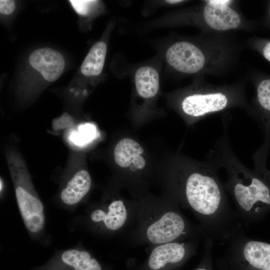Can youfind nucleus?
Here are the masks:
<instances>
[{
    "label": "nucleus",
    "mask_w": 270,
    "mask_h": 270,
    "mask_svg": "<svg viewBox=\"0 0 270 270\" xmlns=\"http://www.w3.org/2000/svg\"><path fill=\"white\" fill-rule=\"evenodd\" d=\"M219 167L206 160L182 165L175 180L176 198L200 222L206 238L226 241L240 226L218 174Z\"/></svg>",
    "instance_id": "obj_1"
},
{
    "label": "nucleus",
    "mask_w": 270,
    "mask_h": 270,
    "mask_svg": "<svg viewBox=\"0 0 270 270\" xmlns=\"http://www.w3.org/2000/svg\"><path fill=\"white\" fill-rule=\"evenodd\" d=\"M244 46L232 34L200 32L169 40L163 58L168 72L176 76H224L235 71Z\"/></svg>",
    "instance_id": "obj_2"
},
{
    "label": "nucleus",
    "mask_w": 270,
    "mask_h": 270,
    "mask_svg": "<svg viewBox=\"0 0 270 270\" xmlns=\"http://www.w3.org/2000/svg\"><path fill=\"white\" fill-rule=\"evenodd\" d=\"M246 77L224 85L210 84L204 76L194 77L192 83L174 94L177 110L188 121L194 122L232 108H241L249 115L250 104L246 93Z\"/></svg>",
    "instance_id": "obj_3"
},
{
    "label": "nucleus",
    "mask_w": 270,
    "mask_h": 270,
    "mask_svg": "<svg viewBox=\"0 0 270 270\" xmlns=\"http://www.w3.org/2000/svg\"><path fill=\"white\" fill-rule=\"evenodd\" d=\"M238 3L232 0H202L200 4L169 12L148 26H190L210 32H251L253 22L242 14Z\"/></svg>",
    "instance_id": "obj_4"
},
{
    "label": "nucleus",
    "mask_w": 270,
    "mask_h": 270,
    "mask_svg": "<svg viewBox=\"0 0 270 270\" xmlns=\"http://www.w3.org/2000/svg\"><path fill=\"white\" fill-rule=\"evenodd\" d=\"M254 84L256 96L250 104L249 116L259 124L264 134L262 144L252 156L254 172L266 179H270V172L266 168L267 156L270 150V78L257 80L247 74Z\"/></svg>",
    "instance_id": "obj_5"
},
{
    "label": "nucleus",
    "mask_w": 270,
    "mask_h": 270,
    "mask_svg": "<svg viewBox=\"0 0 270 270\" xmlns=\"http://www.w3.org/2000/svg\"><path fill=\"white\" fill-rule=\"evenodd\" d=\"M226 260L237 270H270V244L249 238L240 226L226 240Z\"/></svg>",
    "instance_id": "obj_6"
},
{
    "label": "nucleus",
    "mask_w": 270,
    "mask_h": 270,
    "mask_svg": "<svg viewBox=\"0 0 270 270\" xmlns=\"http://www.w3.org/2000/svg\"><path fill=\"white\" fill-rule=\"evenodd\" d=\"M146 235L152 243L163 244L188 236H206L202 228L190 226L184 216L178 210H169L152 222L147 228Z\"/></svg>",
    "instance_id": "obj_7"
},
{
    "label": "nucleus",
    "mask_w": 270,
    "mask_h": 270,
    "mask_svg": "<svg viewBox=\"0 0 270 270\" xmlns=\"http://www.w3.org/2000/svg\"><path fill=\"white\" fill-rule=\"evenodd\" d=\"M14 180L16 200L24 222L30 233L40 234L45 224L42 202L31 187H28L25 178L18 176Z\"/></svg>",
    "instance_id": "obj_8"
},
{
    "label": "nucleus",
    "mask_w": 270,
    "mask_h": 270,
    "mask_svg": "<svg viewBox=\"0 0 270 270\" xmlns=\"http://www.w3.org/2000/svg\"><path fill=\"white\" fill-rule=\"evenodd\" d=\"M36 270H102V268L88 252L70 248Z\"/></svg>",
    "instance_id": "obj_9"
},
{
    "label": "nucleus",
    "mask_w": 270,
    "mask_h": 270,
    "mask_svg": "<svg viewBox=\"0 0 270 270\" xmlns=\"http://www.w3.org/2000/svg\"><path fill=\"white\" fill-rule=\"evenodd\" d=\"M196 244L174 242L160 244L152 252L148 266L153 270H158L168 264H178L194 250Z\"/></svg>",
    "instance_id": "obj_10"
},
{
    "label": "nucleus",
    "mask_w": 270,
    "mask_h": 270,
    "mask_svg": "<svg viewBox=\"0 0 270 270\" xmlns=\"http://www.w3.org/2000/svg\"><path fill=\"white\" fill-rule=\"evenodd\" d=\"M29 60L32 68L38 71L45 80L50 82L60 77L65 66L62 54L48 48L34 50L30 54Z\"/></svg>",
    "instance_id": "obj_11"
},
{
    "label": "nucleus",
    "mask_w": 270,
    "mask_h": 270,
    "mask_svg": "<svg viewBox=\"0 0 270 270\" xmlns=\"http://www.w3.org/2000/svg\"><path fill=\"white\" fill-rule=\"evenodd\" d=\"M128 212L124 202L114 200L107 204L100 206L90 214L91 220L107 230L116 231L125 224Z\"/></svg>",
    "instance_id": "obj_12"
},
{
    "label": "nucleus",
    "mask_w": 270,
    "mask_h": 270,
    "mask_svg": "<svg viewBox=\"0 0 270 270\" xmlns=\"http://www.w3.org/2000/svg\"><path fill=\"white\" fill-rule=\"evenodd\" d=\"M114 154L116 163L122 168L136 171L144 169L146 165L143 148L132 138L120 140L116 145Z\"/></svg>",
    "instance_id": "obj_13"
},
{
    "label": "nucleus",
    "mask_w": 270,
    "mask_h": 270,
    "mask_svg": "<svg viewBox=\"0 0 270 270\" xmlns=\"http://www.w3.org/2000/svg\"><path fill=\"white\" fill-rule=\"evenodd\" d=\"M134 83L138 96L145 100L154 99L160 89V73L150 64L138 68L134 75Z\"/></svg>",
    "instance_id": "obj_14"
},
{
    "label": "nucleus",
    "mask_w": 270,
    "mask_h": 270,
    "mask_svg": "<svg viewBox=\"0 0 270 270\" xmlns=\"http://www.w3.org/2000/svg\"><path fill=\"white\" fill-rule=\"evenodd\" d=\"M91 182V178L88 171L82 170L77 172L62 190L61 200L68 206L78 204L90 190Z\"/></svg>",
    "instance_id": "obj_15"
},
{
    "label": "nucleus",
    "mask_w": 270,
    "mask_h": 270,
    "mask_svg": "<svg viewBox=\"0 0 270 270\" xmlns=\"http://www.w3.org/2000/svg\"><path fill=\"white\" fill-rule=\"evenodd\" d=\"M107 46L104 41H98L90 48L81 66L82 73L88 77H96L101 74L105 62Z\"/></svg>",
    "instance_id": "obj_16"
},
{
    "label": "nucleus",
    "mask_w": 270,
    "mask_h": 270,
    "mask_svg": "<svg viewBox=\"0 0 270 270\" xmlns=\"http://www.w3.org/2000/svg\"><path fill=\"white\" fill-rule=\"evenodd\" d=\"M70 3L74 10L80 15L86 16L99 10L101 8L98 0H70Z\"/></svg>",
    "instance_id": "obj_17"
},
{
    "label": "nucleus",
    "mask_w": 270,
    "mask_h": 270,
    "mask_svg": "<svg viewBox=\"0 0 270 270\" xmlns=\"http://www.w3.org/2000/svg\"><path fill=\"white\" fill-rule=\"evenodd\" d=\"M246 44L250 48L260 53L267 60L270 62V40L252 37L247 39Z\"/></svg>",
    "instance_id": "obj_18"
},
{
    "label": "nucleus",
    "mask_w": 270,
    "mask_h": 270,
    "mask_svg": "<svg viewBox=\"0 0 270 270\" xmlns=\"http://www.w3.org/2000/svg\"><path fill=\"white\" fill-rule=\"evenodd\" d=\"M96 132L94 125L89 124L82 125L80 127L78 132L74 134L72 140L79 144H86L94 138Z\"/></svg>",
    "instance_id": "obj_19"
},
{
    "label": "nucleus",
    "mask_w": 270,
    "mask_h": 270,
    "mask_svg": "<svg viewBox=\"0 0 270 270\" xmlns=\"http://www.w3.org/2000/svg\"><path fill=\"white\" fill-rule=\"evenodd\" d=\"M15 8V2L12 0H0V12L4 14H12Z\"/></svg>",
    "instance_id": "obj_20"
},
{
    "label": "nucleus",
    "mask_w": 270,
    "mask_h": 270,
    "mask_svg": "<svg viewBox=\"0 0 270 270\" xmlns=\"http://www.w3.org/2000/svg\"><path fill=\"white\" fill-rule=\"evenodd\" d=\"M196 270H210L208 266H202L200 268H197Z\"/></svg>",
    "instance_id": "obj_21"
},
{
    "label": "nucleus",
    "mask_w": 270,
    "mask_h": 270,
    "mask_svg": "<svg viewBox=\"0 0 270 270\" xmlns=\"http://www.w3.org/2000/svg\"><path fill=\"white\" fill-rule=\"evenodd\" d=\"M2 180H0V191H2Z\"/></svg>",
    "instance_id": "obj_22"
},
{
    "label": "nucleus",
    "mask_w": 270,
    "mask_h": 270,
    "mask_svg": "<svg viewBox=\"0 0 270 270\" xmlns=\"http://www.w3.org/2000/svg\"></svg>",
    "instance_id": "obj_23"
}]
</instances>
